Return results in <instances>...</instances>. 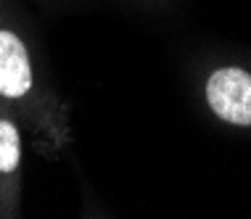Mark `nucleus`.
<instances>
[{
	"label": "nucleus",
	"instance_id": "1",
	"mask_svg": "<svg viewBox=\"0 0 251 219\" xmlns=\"http://www.w3.org/2000/svg\"><path fill=\"white\" fill-rule=\"evenodd\" d=\"M0 100L16 108L35 150L56 156L69 143V111L53 85L40 32L22 0H0Z\"/></svg>",
	"mask_w": 251,
	"mask_h": 219
},
{
	"label": "nucleus",
	"instance_id": "3",
	"mask_svg": "<svg viewBox=\"0 0 251 219\" xmlns=\"http://www.w3.org/2000/svg\"><path fill=\"white\" fill-rule=\"evenodd\" d=\"M26 129L16 108L0 100V219L22 217Z\"/></svg>",
	"mask_w": 251,
	"mask_h": 219
},
{
	"label": "nucleus",
	"instance_id": "2",
	"mask_svg": "<svg viewBox=\"0 0 251 219\" xmlns=\"http://www.w3.org/2000/svg\"><path fill=\"white\" fill-rule=\"evenodd\" d=\"M188 98L206 124L251 138V53L203 48L185 64Z\"/></svg>",
	"mask_w": 251,
	"mask_h": 219
},
{
	"label": "nucleus",
	"instance_id": "4",
	"mask_svg": "<svg viewBox=\"0 0 251 219\" xmlns=\"http://www.w3.org/2000/svg\"><path fill=\"white\" fill-rule=\"evenodd\" d=\"M117 3L140 13H167L177 5V0H117Z\"/></svg>",
	"mask_w": 251,
	"mask_h": 219
},
{
	"label": "nucleus",
	"instance_id": "5",
	"mask_svg": "<svg viewBox=\"0 0 251 219\" xmlns=\"http://www.w3.org/2000/svg\"><path fill=\"white\" fill-rule=\"evenodd\" d=\"M40 5H48V8H66V5L77 3V0H35Z\"/></svg>",
	"mask_w": 251,
	"mask_h": 219
}]
</instances>
